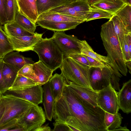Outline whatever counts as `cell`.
<instances>
[{"label": "cell", "mask_w": 131, "mask_h": 131, "mask_svg": "<svg viewBox=\"0 0 131 131\" xmlns=\"http://www.w3.org/2000/svg\"><path fill=\"white\" fill-rule=\"evenodd\" d=\"M50 128L48 126V124L44 125H42L38 128L35 129L34 131H50Z\"/></svg>", "instance_id": "7bdbcfd3"}, {"label": "cell", "mask_w": 131, "mask_h": 131, "mask_svg": "<svg viewBox=\"0 0 131 131\" xmlns=\"http://www.w3.org/2000/svg\"><path fill=\"white\" fill-rule=\"evenodd\" d=\"M3 28L8 36L11 37L29 36L33 35L35 34H32L25 30L15 21L5 24Z\"/></svg>", "instance_id": "cb8c5ba5"}, {"label": "cell", "mask_w": 131, "mask_h": 131, "mask_svg": "<svg viewBox=\"0 0 131 131\" xmlns=\"http://www.w3.org/2000/svg\"><path fill=\"white\" fill-rule=\"evenodd\" d=\"M125 36L128 47L130 53L131 54V33L125 35Z\"/></svg>", "instance_id": "b9f144b4"}, {"label": "cell", "mask_w": 131, "mask_h": 131, "mask_svg": "<svg viewBox=\"0 0 131 131\" xmlns=\"http://www.w3.org/2000/svg\"><path fill=\"white\" fill-rule=\"evenodd\" d=\"M4 62L18 71L24 65L34 63L31 58L25 57L18 51L11 52L2 58Z\"/></svg>", "instance_id": "2e32d148"}, {"label": "cell", "mask_w": 131, "mask_h": 131, "mask_svg": "<svg viewBox=\"0 0 131 131\" xmlns=\"http://www.w3.org/2000/svg\"><path fill=\"white\" fill-rule=\"evenodd\" d=\"M18 0H17V1H18Z\"/></svg>", "instance_id": "f5cc1de1"}, {"label": "cell", "mask_w": 131, "mask_h": 131, "mask_svg": "<svg viewBox=\"0 0 131 131\" xmlns=\"http://www.w3.org/2000/svg\"><path fill=\"white\" fill-rule=\"evenodd\" d=\"M3 59L0 60V93L3 94L8 90L4 80L2 73V69L3 63Z\"/></svg>", "instance_id": "8d00e7d4"}, {"label": "cell", "mask_w": 131, "mask_h": 131, "mask_svg": "<svg viewBox=\"0 0 131 131\" xmlns=\"http://www.w3.org/2000/svg\"><path fill=\"white\" fill-rule=\"evenodd\" d=\"M18 125L17 119H13L0 127V131H10Z\"/></svg>", "instance_id": "74e56055"}, {"label": "cell", "mask_w": 131, "mask_h": 131, "mask_svg": "<svg viewBox=\"0 0 131 131\" xmlns=\"http://www.w3.org/2000/svg\"><path fill=\"white\" fill-rule=\"evenodd\" d=\"M4 110V106L1 99L0 102V119L3 114Z\"/></svg>", "instance_id": "ee69618b"}, {"label": "cell", "mask_w": 131, "mask_h": 131, "mask_svg": "<svg viewBox=\"0 0 131 131\" xmlns=\"http://www.w3.org/2000/svg\"><path fill=\"white\" fill-rule=\"evenodd\" d=\"M41 20L57 22H77L80 24L85 21L83 19L75 17L50 12H45L39 15L37 21Z\"/></svg>", "instance_id": "d6986e66"}, {"label": "cell", "mask_w": 131, "mask_h": 131, "mask_svg": "<svg viewBox=\"0 0 131 131\" xmlns=\"http://www.w3.org/2000/svg\"><path fill=\"white\" fill-rule=\"evenodd\" d=\"M14 21L25 30L33 34L35 33L37 26L36 24L20 13L18 8L16 12Z\"/></svg>", "instance_id": "f1b7e54d"}, {"label": "cell", "mask_w": 131, "mask_h": 131, "mask_svg": "<svg viewBox=\"0 0 131 131\" xmlns=\"http://www.w3.org/2000/svg\"><path fill=\"white\" fill-rule=\"evenodd\" d=\"M63 53L64 58L81 54L79 39L73 35H68L63 31H54L52 37Z\"/></svg>", "instance_id": "52a82bcc"}, {"label": "cell", "mask_w": 131, "mask_h": 131, "mask_svg": "<svg viewBox=\"0 0 131 131\" xmlns=\"http://www.w3.org/2000/svg\"><path fill=\"white\" fill-rule=\"evenodd\" d=\"M118 92L111 84L98 92L97 101L98 106L105 112L114 114L119 110Z\"/></svg>", "instance_id": "9c48e42d"}, {"label": "cell", "mask_w": 131, "mask_h": 131, "mask_svg": "<svg viewBox=\"0 0 131 131\" xmlns=\"http://www.w3.org/2000/svg\"><path fill=\"white\" fill-rule=\"evenodd\" d=\"M114 14L122 21L128 34L131 33V5L125 4Z\"/></svg>", "instance_id": "484cf974"}, {"label": "cell", "mask_w": 131, "mask_h": 131, "mask_svg": "<svg viewBox=\"0 0 131 131\" xmlns=\"http://www.w3.org/2000/svg\"><path fill=\"white\" fill-rule=\"evenodd\" d=\"M60 68L61 73L66 81H70L92 89L89 81L91 68L79 63L69 57L64 58Z\"/></svg>", "instance_id": "277c9868"}, {"label": "cell", "mask_w": 131, "mask_h": 131, "mask_svg": "<svg viewBox=\"0 0 131 131\" xmlns=\"http://www.w3.org/2000/svg\"><path fill=\"white\" fill-rule=\"evenodd\" d=\"M18 72L17 70L4 62L2 69V74L8 90L12 85Z\"/></svg>", "instance_id": "f546056e"}, {"label": "cell", "mask_w": 131, "mask_h": 131, "mask_svg": "<svg viewBox=\"0 0 131 131\" xmlns=\"http://www.w3.org/2000/svg\"><path fill=\"white\" fill-rule=\"evenodd\" d=\"M1 101V99H0V102Z\"/></svg>", "instance_id": "816d5d0a"}, {"label": "cell", "mask_w": 131, "mask_h": 131, "mask_svg": "<svg viewBox=\"0 0 131 131\" xmlns=\"http://www.w3.org/2000/svg\"><path fill=\"white\" fill-rule=\"evenodd\" d=\"M110 19L115 34L122 49L125 35L129 34L122 21L117 16L114 14Z\"/></svg>", "instance_id": "4316f807"}, {"label": "cell", "mask_w": 131, "mask_h": 131, "mask_svg": "<svg viewBox=\"0 0 131 131\" xmlns=\"http://www.w3.org/2000/svg\"><path fill=\"white\" fill-rule=\"evenodd\" d=\"M13 51V45L8 35L0 26V58H3Z\"/></svg>", "instance_id": "4dcf8cb0"}, {"label": "cell", "mask_w": 131, "mask_h": 131, "mask_svg": "<svg viewBox=\"0 0 131 131\" xmlns=\"http://www.w3.org/2000/svg\"><path fill=\"white\" fill-rule=\"evenodd\" d=\"M1 99L4 110L0 119V127L13 119H18L34 105L25 100L6 93L2 94Z\"/></svg>", "instance_id": "5b68a950"}, {"label": "cell", "mask_w": 131, "mask_h": 131, "mask_svg": "<svg viewBox=\"0 0 131 131\" xmlns=\"http://www.w3.org/2000/svg\"><path fill=\"white\" fill-rule=\"evenodd\" d=\"M66 82L75 93L93 106H99L97 101L98 92L70 81Z\"/></svg>", "instance_id": "9a60e30c"}, {"label": "cell", "mask_w": 131, "mask_h": 131, "mask_svg": "<svg viewBox=\"0 0 131 131\" xmlns=\"http://www.w3.org/2000/svg\"><path fill=\"white\" fill-rule=\"evenodd\" d=\"M5 93L25 100L34 105H38L42 102L43 89L38 85L24 89L7 90Z\"/></svg>", "instance_id": "30bf717a"}, {"label": "cell", "mask_w": 131, "mask_h": 131, "mask_svg": "<svg viewBox=\"0 0 131 131\" xmlns=\"http://www.w3.org/2000/svg\"><path fill=\"white\" fill-rule=\"evenodd\" d=\"M53 131H70L68 125L66 124L55 122L53 123Z\"/></svg>", "instance_id": "60d3db41"}, {"label": "cell", "mask_w": 131, "mask_h": 131, "mask_svg": "<svg viewBox=\"0 0 131 131\" xmlns=\"http://www.w3.org/2000/svg\"><path fill=\"white\" fill-rule=\"evenodd\" d=\"M126 4L131 5V0H123Z\"/></svg>", "instance_id": "681fc988"}, {"label": "cell", "mask_w": 131, "mask_h": 131, "mask_svg": "<svg viewBox=\"0 0 131 131\" xmlns=\"http://www.w3.org/2000/svg\"><path fill=\"white\" fill-rule=\"evenodd\" d=\"M79 63L85 66L89 67L88 62L86 58L81 54L74 55L70 57Z\"/></svg>", "instance_id": "ab89813d"}, {"label": "cell", "mask_w": 131, "mask_h": 131, "mask_svg": "<svg viewBox=\"0 0 131 131\" xmlns=\"http://www.w3.org/2000/svg\"><path fill=\"white\" fill-rule=\"evenodd\" d=\"M46 116L41 106L33 105L21 117L18 123L26 131H34L43 125L46 122Z\"/></svg>", "instance_id": "ba28073f"}, {"label": "cell", "mask_w": 131, "mask_h": 131, "mask_svg": "<svg viewBox=\"0 0 131 131\" xmlns=\"http://www.w3.org/2000/svg\"></svg>", "instance_id": "11a10c76"}, {"label": "cell", "mask_w": 131, "mask_h": 131, "mask_svg": "<svg viewBox=\"0 0 131 131\" xmlns=\"http://www.w3.org/2000/svg\"><path fill=\"white\" fill-rule=\"evenodd\" d=\"M18 8L17 0H6L5 10L8 23L14 20Z\"/></svg>", "instance_id": "d6a6232c"}, {"label": "cell", "mask_w": 131, "mask_h": 131, "mask_svg": "<svg viewBox=\"0 0 131 131\" xmlns=\"http://www.w3.org/2000/svg\"><path fill=\"white\" fill-rule=\"evenodd\" d=\"M113 15L105 10L91 7L90 10L88 12L85 18V21L93 20L105 18L110 19Z\"/></svg>", "instance_id": "1f68e13d"}, {"label": "cell", "mask_w": 131, "mask_h": 131, "mask_svg": "<svg viewBox=\"0 0 131 131\" xmlns=\"http://www.w3.org/2000/svg\"><path fill=\"white\" fill-rule=\"evenodd\" d=\"M115 130L129 131V130L126 126H124L123 127L121 126L119 128L116 129Z\"/></svg>", "instance_id": "bcb514c9"}, {"label": "cell", "mask_w": 131, "mask_h": 131, "mask_svg": "<svg viewBox=\"0 0 131 131\" xmlns=\"http://www.w3.org/2000/svg\"><path fill=\"white\" fill-rule=\"evenodd\" d=\"M123 118L119 113L112 114L105 112L104 122L107 131H114L120 127Z\"/></svg>", "instance_id": "d4e9b609"}, {"label": "cell", "mask_w": 131, "mask_h": 131, "mask_svg": "<svg viewBox=\"0 0 131 131\" xmlns=\"http://www.w3.org/2000/svg\"><path fill=\"white\" fill-rule=\"evenodd\" d=\"M37 24L41 27L53 31H63L75 28L80 24L77 22L37 20Z\"/></svg>", "instance_id": "ac0fdd59"}, {"label": "cell", "mask_w": 131, "mask_h": 131, "mask_svg": "<svg viewBox=\"0 0 131 131\" xmlns=\"http://www.w3.org/2000/svg\"><path fill=\"white\" fill-rule=\"evenodd\" d=\"M121 78L114 70L107 67L102 69L91 68L90 74V83L92 89L97 92L110 84L116 90L119 91Z\"/></svg>", "instance_id": "8992f818"}, {"label": "cell", "mask_w": 131, "mask_h": 131, "mask_svg": "<svg viewBox=\"0 0 131 131\" xmlns=\"http://www.w3.org/2000/svg\"><path fill=\"white\" fill-rule=\"evenodd\" d=\"M118 92L119 108L124 113L131 112V80L123 83L122 87Z\"/></svg>", "instance_id": "7c38bea8"}, {"label": "cell", "mask_w": 131, "mask_h": 131, "mask_svg": "<svg viewBox=\"0 0 131 131\" xmlns=\"http://www.w3.org/2000/svg\"><path fill=\"white\" fill-rule=\"evenodd\" d=\"M17 74L23 75L34 81L32 64H28L25 65L18 71Z\"/></svg>", "instance_id": "836d02e7"}, {"label": "cell", "mask_w": 131, "mask_h": 131, "mask_svg": "<svg viewBox=\"0 0 131 131\" xmlns=\"http://www.w3.org/2000/svg\"><path fill=\"white\" fill-rule=\"evenodd\" d=\"M68 127H69L70 131H79L78 129L75 128L69 125H67Z\"/></svg>", "instance_id": "7dc6e473"}, {"label": "cell", "mask_w": 131, "mask_h": 131, "mask_svg": "<svg viewBox=\"0 0 131 131\" xmlns=\"http://www.w3.org/2000/svg\"><path fill=\"white\" fill-rule=\"evenodd\" d=\"M105 113L100 107L93 106L70 87L64 109L68 125L79 131H107L104 122Z\"/></svg>", "instance_id": "6da1fadb"}, {"label": "cell", "mask_w": 131, "mask_h": 131, "mask_svg": "<svg viewBox=\"0 0 131 131\" xmlns=\"http://www.w3.org/2000/svg\"><path fill=\"white\" fill-rule=\"evenodd\" d=\"M78 43L81 54L85 55L100 62L104 63L112 67L118 73L122 75L115 70L107 56H104L95 52L85 40H81L79 39Z\"/></svg>", "instance_id": "e0dca14e"}, {"label": "cell", "mask_w": 131, "mask_h": 131, "mask_svg": "<svg viewBox=\"0 0 131 131\" xmlns=\"http://www.w3.org/2000/svg\"><path fill=\"white\" fill-rule=\"evenodd\" d=\"M32 51L37 54L39 60L53 71L60 68L62 64L63 55L52 37L42 38Z\"/></svg>", "instance_id": "3957f363"}, {"label": "cell", "mask_w": 131, "mask_h": 131, "mask_svg": "<svg viewBox=\"0 0 131 131\" xmlns=\"http://www.w3.org/2000/svg\"><path fill=\"white\" fill-rule=\"evenodd\" d=\"M100 36L107 56L115 69L122 75L126 76L128 69L111 19L101 26Z\"/></svg>", "instance_id": "7a4b0ae2"}, {"label": "cell", "mask_w": 131, "mask_h": 131, "mask_svg": "<svg viewBox=\"0 0 131 131\" xmlns=\"http://www.w3.org/2000/svg\"><path fill=\"white\" fill-rule=\"evenodd\" d=\"M6 0H0V23L1 25L8 23L5 10Z\"/></svg>", "instance_id": "d590c367"}, {"label": "cell", "mask_w": 131, "mask_h": 131, "mask_svg": "<svg viewBox=\"0 0 131 131\" xmlns=\"http://www.w3.org/2000/svg\"><path fill=\"white\" fill-rule=\"evenodd\" d=\"M88 4L90 5L93 4L100 0H87Z\"/></svg>", "instance_id": "c3c4849f"}, {"label": "cell", "mask_w": 131, "mask_h": 131, "mask_svg": "<svg viewBox=\"0 0 131 131\" xmlns=\"http://www.w3.org/2000/svg\"><path fill=\"white\" fill-rule=\"evenodd\" d=\"M122 51L125 62L131 61V54L130 53L128 47L125 36L122 47Z\"/></svg>", "instance_id": "f35d334b"}, {"label": "cell", "mask_w": 131, "mask_h": 131, "mask_svg": "<svg viewBox=\"0 0 131 131\" xmlns=\"http://www.w3.org/2000/svg\"><path fill=\"white\" fill-rule=\"evenodd\" d=\"M2 94L0 93V99H1Z\"/></svg>", "instance_id": "f907efd6"}, {"label": "cell", "mask_w": 131, "mask_h": 131, "mask_svg": "<svg viewBox=\"0 0 131 131\" xmlns=\"http://www.w3.org/2000/svg\"><path fill=\"white\" fill-rule=\"evenodd\" d=\"M37 85L32 80L23 75L17 74L12 85L8 90L24 89Z\"/></svg>", "instance_id": "83f0119b"}, {"label": "cell", "mask_w": 131, "mask_h": 131, "mask_svg": "<svg viewBox=\"0 0 131 131\" xmlns=\"http://www.w3.org/2000/svg\"><path fill=\"white\" fill-rule=\"evenodd\" d=\"M75 0H36L38 16L49 10Z\"/></svg>", "instance_id": "603a6c76"}, {"label": "cell", "mask_w": 131, "mask_h": 131, "mask_svg": "<svg viewBox=\"0 0 131 131\" xmlns=\"http://www.w3.org/2000/svg\"><path fill=\"white\" fill-rule=\"evenodd\" d=\"M82 55L84 56L87 60L89 64L90 68H98L102 69L105 67H107L109 68L113 69L120 76H121L120 75L118 74L116 72L112 67L106 64L100 62L84 54Z\"/></svg>", "instance_id": "e575fe53"}, {"label": "cell", "mask_w": 131, "mask_h": 131, "mask_svg": "<svg viewBox=\"0 0 131 131\" xmlns=\"http://www.w3.org/2000/svg\"><path fill=\"white\" fill-rule=\"evenodd\" d=\"M17 3L20 12L36 24L38 16L36 0H18Z\"/></svg>", "instance_id": "5bb4252c"}, {"label": "cell", "mask_w": 131, "mask_h": 131, "mask_svg": "<svg viewBox=\"0 0 131 131\" xmlns=\"http://www.w3.org/2000/svg\"><path fill=\"white\" fill-rule=\"evenodd\" d=\"M66 79L61 73H56L48 81L54 101L59 99L61 96Z\"/></svg>", "instance_id": "7402d4cb"}, {"label": "cell", "mask_w": 131, "mask_h": 131, "mask_svg": "<svg viewBox=\"0 0 131 131\" xmlns=\"http://www.w3.org/2000/svg\"><path fill=\"white\" fill-rule=\"evenodd\" d=\"M126 64L127 68L128 69L129 72L130 74L131 73V61H125Z\"/></svg>", "instance_id": "f6af8a7d"}, {"label": "cell", "mask_w": 131, "mask_h": 131, "mask_svg": "<svg viewBox=\"0 0 131 131\" xmlns=\"http://www.w3.org/2000/svg\"><path fill=\"white\" fill-rule=\"evenodd\" d=\"M125 4L123 0H100L90 6L92 8L103 9L114 15Z\"/></svg>", "instance_id": "44dd1931"}, {"label": "cell", "mask_w": 131, "mask_h": 131, "mask_svg": "<svg viewBox=\"0 0 131 131\" xmlns=\"http://www.w3.org/2000/svg\"><path fill=\"white\" fill-rule=\"evenodd\" d=\"M43 89L45 116L48 120L51 121L53 115L55 101L48 82L43 85Z\"/></svg>", "instance_id": "ffe728a7"}, {"label": "cell", "mask_w": 131, "mask_h": 131, "mask_svg": "<svg viewBox=\"0 0 131 131\" xmlns=\"http://www.w3.org/2000/svg\"><path fill=\"white\" fill-rule=\"evenodd\" d=\"M32 64L34 81L37 85L41 86L48 82L53 71L40 60Z\"/></svg>", "instance_id": "4fadbf2b"}, {"label": "cell", "mask_w": 131, "mask_h": 131, "mask_svg": "<svg viewBox=\"0 0 131 131\" xmlns=\"http://www.w3.org/2000/svg\"><path fill=\"white\" fill-rule=\"evenodd\" d=\"M1 58H0V59H1Z\"/></svg>", "instance_id": "db71d44e"}, {"label": "cell", "mask_w": 131, "mask_h": 131, "mask_svg": "<svg viewBox=\"0 0 131 131\" xmlns=\"http://www.w3.org/2000/svg\"><path fill=\"white\" fill-rule=\"evenodd\" d=\"M43 34L35 32L34 35L18 37L8 36L14 51L24 52L32 50L35 45L42 38Z\"/></svg>", "instance_id": "8fae6325"}]
</instances>
